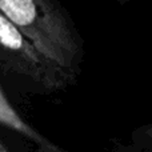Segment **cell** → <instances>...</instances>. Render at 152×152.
<instances>
[{"label": "cell", "mask_w": 152, "mask_h": 152, "mask_svg": "<svg viewBox=\"0 0 152 152\" xmlns=\"http://www.w3.org/2000/svg\"><path fill=\"white\" fill-rule=\"evenodd\" d=\"M0 124L7 128L23 135L28 140L34 142L40 148V152H63L61 148L55 145L51 140L40 135L34 127H31L12 107L8 99L5 97L4 92L0 88Z\"/></svg>", "instance_id": "cell-3"}, {"label": "cell", "mask_w": 152, "mask_h": 152, "mask_svg": "<svg viewBox=\"0 0 152 152\" xmlns=\"http://www.w3.org/2000/svg\"><path fill=\"white\" fill-rule=\"evenodd\" d=\"M0 12L45 59L74 76L83 42L67 11L52 0H0Z\"/></svg>", "instance_id": "cell-1"}, {"label": "cell", "mask_w": 152, "mask_h": 152, "mask_svg": "<svg viewBox=\"0 0 152 152\" xmlns=\"http://www.w3.org/2000/svg\"><path fill=\"white\" fill-rule=\"evenodd\" d=\"M0 152H8V150L4 147V144H3L1 142H0Z\"/></svg>", "instance_id": "cell-5"}, {"label": "cell", "mask_w": 152, "mask_h": 152, "mask_svg": "<svg viewBox=\"0 0 152 152\" xmlns=\"http://www.w3.org/2000/svg\"><path fill=\"white\" fill-rule=\"evenodd\" d=\"M135 145L142 152H152V123L137 128L132 134Z\"/></svg>", "instance_id": "cell-4"}, {"label": "cell", "mask_w": 152, "mask_h": 152, "mask_svg": "<svg viewBox=\"0 0 152 152\" xmlns=\"http://www.w3.org/2000/svg\"><path fill=\"white\" fill-rule=\"evenodd\" d=\"M0 63L23 75L47 92L63 89L71 75L45 59L0 12Z\"/></svg>", "instance_id": "cell-2"}]
</instances>
